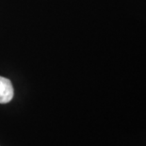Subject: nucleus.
Listing matches in <instances>:
<instances>
[{
  "mask_svg": "<svg viewBox=\"0 0 146 146\" xmlns=\"http://www.w3.org/2000/svg\"><path fill=\"white\" fill-rule=\"evenodd\" d=\"M14 91L10 79L0 76V104H7L13 98Z\"/></svg>",
  "mask_w": 146,
  "mask_h": 146,
  "instance_id": "nucleus-1",
  "label": "nucleus"
}]
</instances>
